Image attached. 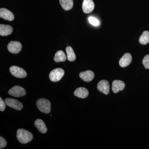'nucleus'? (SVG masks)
<instances>
[{
	"label": "nucleus",
	"mask_w": 149,
	"mask_h": 149,
	"mask_svg": "<svg viewBox=\"0 0 149 149\" xmlns=\"http://www.w3.org/2000/svg\"><path fill=\"white\" fill-rule=\"evenodd\" d=\"M17 138L19 143L26 144L32 141L33 136L32 133L29 131L23 129L17 130Z\"/></svg>",
	"instance_id": "nucleus-1"
},
{
	"label": "nucleus",
	"mask_w": 149,
	"mask_h": 149,
	"mask_svg": "<svg viewBox=\"0 0 149 149\" xmlns=\"http://www.w3.org/2000/svg\"><path fill=\"white\" fill-rule=\"evenodd\" d=\"M37 108L42 112L44 113H49L51 110V104L49 101L46 99H39L37 102Z\"/></svg>",
	"instance_id": "nucleus-2"
},
{
	"label": "nucleus",
	"mask_w": 149,
	"mask_h": 149,
	"mask_svg": "<svg viewBox=\"0 0 149 149\" xmlns=\"http://www.w3.org/2000/svg\"><path fill=\"white\" fill-rule=\"evenodd\" d=\"M64 74V70L61 68H57L51 71L49 75V77L51 81L53 82H56L61 80Z\"/></svg>",
	"instance_id": "nucleus-3"
},
{
	"label": "nucleus",
	"mask_w": 149,
	"mask_h": 149,
	"mask_svg": "<svg viewBox=\"0 0 149 149\" xmlns=\"http://www.w3.org/2000/svg\"><path fill=\"white\" fill-rule=\"evenodd\" d=\"M10 71L13 76L17 78H24L27 75V72L24 69L15 65L10 67Z\"/></svg>",
	"instance_id": "nucleus-4"
},
{
	"label": "nucleus",
	"mask_w": 149,
	"mask_h": 149,
	"mask_svg": "<svg viewBox=\"0 0 149 149\" xmlns=\"http://www.w3.org/2000/svg\"><path fill=\"white\" fill-rule=\"evenodd\" d=\"M8 93L10 95L17 97H22L26 95L25 90L19 86H14L9 91Z\"/></svg>",
	"instance_id": "nucleus-5"
},
{
	"label": "nucleus",
	"mask_w": 149,
	"mask_h": 149,
	"mask_svg": "<svg viewBox=\"0 0 149 149\" xmlns=\"http://www.w3.org/2000/svg\"><path fill=\"white\" fill-rule=\"evenodd\" d=\"M6 104L14 109L20 111L23 108V104L20 102L14 99L6 98L5 100Z\"/></svg>",
	"instance_id": "nucleus-6"
},
{
	"label": "nucleus",
	"mask_w": 149,
	"mask_h": 149,
	"mask_svg": "<svg viewBox=\"0 0 149 149\" xmlns=\"http://www.w3.org/2000/svg\"><path fill=\"white\" fill-rule=\"evenodd\" d=\"M22 45L17 41H11L8 45V49L9 52L12 54H17L21 51Z\"/></svg>",
	"instance_id": "nucleus-7"
},
{
	"label": "nucleus",
	"mask_w": 149,
	"mask_h": 149,
	"mask_svg": "<svg viewBox=\"0 0 149 149\" xmlns=\"http://www.w3.org/2000/svg\"><path fill=\"white\" fill-rule=\"evenodd\" d=\"M98 91L105 95H108L109 93L110 86L108 81L106 80H101L97 85Z\"/></svg>",
	"instance_id": "nucleus-8"
},
{
	"label": "nucleus",
	"mask_w": 149,
	"mask_h": 149,
	"mask_svg": "<svg viewBox=\"0 0 149 149\" xmlns=\"http://www.w3.org/2000/svg\"><path fill=\"white\" fill-rule=\"evenodd\" d=\"M95 8V3L93 0H84L82 5V8L84 13H91Z\"/></svg>",
	"instance_id": "nucleus-9"
},
{
	"label": "nucleus",
	"mask_w": 149,
	"mask_h": 149,
	"mask_svg": "<svg viewBox=\"0 0 149 149\" xmlns=\"http://www.w3.org/2000/svg\"><path fill=\"white\" fill-rule=\"evenodd\" d=\"M0 17L8 21H13L14 19L13 13L8 10L4 8L0 9Z\"/></svg>",
	"instance_id": "nucleus-10"
},
{
	"label": "nucleus",
	"mask_w": 149,
	"mask_h": 149,
	"mask_svg": "<svg viewBox=\"0 0 149 149\" xmlns=\"http://www.w3.org/2000/svg\"><path fill=\"white\" fill-rule=\"evenodd\" d=\"M125 87V83L121 80H115L112 84V90L115 93H117L119 91H123Z\"/></svg>",
	"instance_id": "nucleus-11"
},
{
	"label": "nucleus",
	"mask_w": 149,
	"mask_h": 149,
	"mask_svg": "<svg viewBox=\"0 0 149 149\" xmlns=\"http://www.w3.org/2000/svg\"><path fill=\"white\" fill-rule=\"evenodd\" d=\"M132 60V56L130 53L124 54L119 60V65L121 67H125L130 65Z\"/></svg>",
	"instance_id": "nucleus-12"
},
{
	"label": "nucleus",
	"mask_w": 149,
	"mask_h": 149,
	"mask_svg": "<svg viewBox=\"0 0 149 149\" xmlns=\"http://www.w3.org/2000/svg\"><path fill=\"white\" fill-rule=\"evenodd\" d=\"M79 76L85 82H89L92 81L95 77V74L91 70H87L80 72Z\"/></svg>",
	"instance_id": "nucleus-13"
},
{
	"label": "nucleus",
	"mask_w": 149,
	"mask_h": 149,
	"mask_svg": "<svg viewBox=\"0 0 149 149\" xmlns=\"http://www.w3.org/2000/svg\"><path fill=\"white\" fill-rule=\"evenodd\" d=\"M13 31L12 27L6 24H0V35L2 36H6L10 35Z\"/></svg>",
	"instance_id": "nucleus-14"
},
{
	"label": "nucleus",
	"mask_w": 149,
	"mask_h": 149,
	"mask_svg": "<svg viewBox=\"0 0 149 149\" xmlns=\"http://www.w3.org/2000/svg\"><path fill=\"white\" fill-rule=\"evenodd\" d=\"M74 95L78 97L84 99L89 95V92L86 88L80 87L76 89L74 92Z\"/></svg>",
	"instance_id": "nucleus-15"
},
{
	"label": "nucleus",
	"mask_w": 149,
	"mask_h": 149,
	"mask_svg": "<svg viewBox=\"0 0 149 149\" xmlns=\"http://www.w3.org/2000/svg\"><path fill=\"white\" fill-rule=\"evenodd\" d=\"M35 125L37 129L41 133H46L48 130L45 123L41 119H38L35 120Z\"/></svg>",
	"instance_id": "nucleus-16"
},
{
	"label": "nucleus",
	"mask_w": 149,
	"mask_h": 149,
	"mask_svg": "<svg viewBox=\"0 0 149 149\" xmlns=\"http://www.w3.org/2000/svg\"><path fill=\"white\" fill-rule=\"evenodd\" d=\"M59 2L62 7L65 10H70L73 7V0H59Z\"/></svg>",
	"instance_id": "nucleus-17"
},
{
	"label": "nucleus",
	"mask_w": 149,
	"mask_h": 149,
	"mask_svg": "<svg viewBox=\"0 0 149 149\" xmlns=\"http://www.w3.org/2000/svg\"><path fill=\"white\" fill-rule=\"evenodd\" d=\"M66 56L63 51H58L55 55L54 60L56 62H64L66 60Z\"/></svg>",
	"instance_id": "nucleus-18"
},
{
	"label": "nucleus",
	"mask_w": 149,
	"mask_h": 149,
	"mask_svg": "<svg viewBox=\"0 0 149 149\" xmlns=\"http://www.w3.org/2000/svg\"><path fill=\"white\" fill-rule=\"evenodd\" d=\"M66 52L68 60L71 62L74 61L76 59V56L72 48L69 46L67 47Z\"/></svg>",
	"instance_id": "nucleus-19"
},
{
	"label": "nucleus",
	"mask_w": 149,
	"mask_h": 149,
	"mask_svg": "<svg viewBox=\"0 0 149 149\" xmlns=\"http://www.w3.org/2000/svg\"><path fill=\"white\" fill-rule=\"evenodd\" d=\"M140 44L143 45H147L149 42V32L145 31L143 32L139 39Z\"/></svg>",
	"instance_id": "nucleus-20"
},
{
	"label": "nucleus",
	"mask_w": 149,
	"mask_h": 149,
	"mask_svg": "<svg viewBox=\"0 0 149 149\" xmlns=\"http://www.w3.org/2000/svg\"><path fill=\"white\" fill-rule=\"evenodd\" d=\"M88 21L91 24L94 25V26H98L99 24H100L99 20L97 18L93 17H90L88 18Z\"/></svg>",
	"instance_id": "nucleus-21"
},
{
	"label": "nucleus",
	"mask_w": 149,
	"mask_h": 149,
	"mask_svg": "<svg viewBox=\"0 0 149 149\" xmlns=\"http://www.w3.org/2000/svg\"><path fill=\"white\" fill-rule=\"evenodd\" d=\"M143 64L146 69H149V55H146L144 57Z\"/></svg>",
	"instance_id": "nucleus-22"
},
{
	"label": "nucleus",
	"mask_w": 149,
	"mask_h": 149,
	"mask_svg": "<svg viewBox=\"0 0 149 149\" xmlns=\"http://www.w3.org/2000/svg\"><path fill=\"white\" fill-rule=\"evenodd\" d=\"M6 145V141L1 136L0 137V148L2 149L5 148Z\"/></svg>",
	"instance_id": "nucleus-23"
},
{
	"label": "nucleus",
	"mask_w": 149,
	"mask_h": 149,
	"mask_svg": "<svg viewBox=\"0 0 149 149\" xmlns=\"http://www.w3.org/2000/svg\"><path fill=\"white\" fill-rule=\"evenodd\" d=\"M6 103L3 101L1 98L0 97V111H3L6 108Z\"/></svg>",
	"instance_id": "nucleus-24"
}]
</instances>
